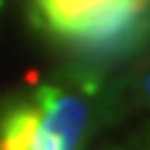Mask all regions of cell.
<instances>
[{"label":"cell","instance_id":"7a4b0ae2","mask_svg":"<svg viewBox=\"0 0 150 150\" xmlns=\"http://www.w3.org/2000/svg\"><path fill=\"white\" fill-rule=\"evenodd\" d=\"M39 117H42V106L36 95L31 100L6 106V111L0 114V150H31Z\"/></svg>","mask_w":150,"mask_h":150},{"label":"cell","instance_id":"3957f363","mask_svg":"<svg viewBox=\"0 0 150 150\" xmlns=\"http://www.w3.org/2000/svg\"><path fill=\"white\" fill-rule=\"evenodd\" d=\"M142 92H145V97L150 100V70L145 72V78H142Z\"/></svg>","mask_w":150,"mask_h":150},{"label":"cell","instance_id":"6da1fadb","mask_svg":"<svg viewBox=\"0 0 150 150\" xmlns=\"http://www.w3.org/2000/svg\"><path fill=\"white\" fill-rule=\"evenodd\" d=\"M36 100L42 106L39 125L47 128L64 150H78L89 128V103L78 92H64L59 86H39Z\"/></svg>","mask_w":150,"mask_h":150}]
</instances>
